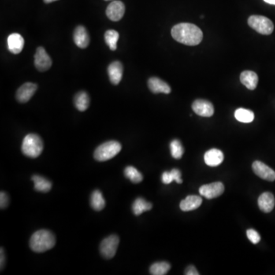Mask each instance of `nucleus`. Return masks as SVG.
<instances>
[{
	"instance_id": "1a4fd4ad",
	"label": "nucleus",
	"mask_w": 275,
	"mask_h": 275,
	"mask_svg": "<svg viewBox=\"0 0 275 275\" xmlns=\"http://www.w3.org/2000/svg\"><path fill=\"white\" fill-rule=\"evenodd\" d=\"M194 113L202 117H211L214 113L213 104L206 100H197L192 104Z\"/></svg>"
},
{
	"instance_id": "39448f33",
	"label": "nucleus",
	"mask_w": 275,
	"mask_h": 275,
	"mask_svg": "<svg viewBox=\"0 0 275 275\" xmlns=\"http://www.w3.org/2000/svg\"><path fill=\"white\" fill-rule=\"evenodd\" d=\"M248 24L261 35H268L273 32L274 24L272 20L262 16H251L248 19Z\"/></svg>"
},
{
	"instance_id": "a211bd4d",
	"label": "nucleus",
	"mask_w": 275,
	"mask_h": 275,
	"mask_svg": "<svg viewBox=\"0 0 275 275\" xmlns=\"http://www.w3.org/2000/svg\"><path fill=\"white\" fill-rule=\"evenodd\" d=\"M24 44V38L19 34H11L8 37V49L12 54H19L23 50Z\"/></svg>"
},
{
	"instance_id": "f704fd0d",
	"label": "nucleus",
	"mask_w": 275,
	"mask_h": 275,
	"mask_svg": "<svg viewBox=\"0 0 275 275\" xmlns=\"http://www.w3.org/2000/svg\"><path fill=\"white\" fill-rule=\"evenodd\" d=\"M0 256H1V260H0V265H1V270H2V268H4V265H5V253H4V250L2 248H1V251H0Z\"/></svg>"
},
{
	"instance_id": "c9c22d12",
	"label": "nucleus",
	"mask_w": 275,
	"mask_h": 275,
	"mask_svg": "<svg viewBox=\"0 0 275 275\" xmlns=\"http://www.w3.org/2000/svg\"><path fill=\"white\" fill-rule=\"evenodd\" d=\"M267 3L271 4V5H275V0H264Z\"/></svg>"
},
{
	"instance_id": "2eb2a0df",
	"label": "nucleus",
	"mask_w": 275,
	"mask_h": 275,
	"mask_svg": "<svg viewBox=\"0 0 275 275\" xmlns=\"http://www.w3.org/2000/svg\"><path fill=\"white\" fill-rule=\"evenodd\" d=\"M108 75L111 83L114 85L119 84L121 81L123 75V66L120 61H114L109 64L108 68Z\"/></svg>"
},
{
	"instance_id": "412c9836",
	"label": "nucleus",
	"mask_w": 275,
	"mask_h": 275,
	"mask_svg": "<svg viewBox=\"0 0 275 275\" xmlns=\"http://www.w3.org/2000/svg\"><path fill=\"white\" fill-rule=\"evenodd\" d=\"M31 180L35 183V189L38 192L48 193L51 189V182L49 181L48 179L43 176L34 175L31 177Z\"/></svg>"
},
{
	"instance_id": "72a5a7b5",
	"label": "nucleus",
	"mask_w": 275,
	"mask_h": 275,
	"mask_svg": "<svg viewBox=\"0 0 275 275\" xmlns=\"http://www.w3.org/2000/svg\"><path fill=\"white\" fill-rule=\"evenodd\" d=\"M184 275H199V272L198 270L196 269L194 265H190V266L187 267L186 268L185 272H184Z\"/></svg>"
},
{
	"instance_id": "f8f14e48",
	"label": "nucleus",
	"mask_w": 275,
	"mask_h": 275,
	"mask_svg": "<svg viewBox=\"0 0 275 275\" xmlns=\"http://www.w3.org/2000/svg\"><path fill=\"white\" fill-rule=\"evenodd\" d=\"M38 89V86L33 83H26L19 87L16 93V99L19 102L25 103L28 102L33 97Z\"/></svg>"
},
{
	"instance_id": "20e7f679",
	"label": "nucleus",
	"mask_w": 275,
	"mask_h": 275,
	"mask_svg": "<svg viewBox=\"0 0 275 275\" xmlns=\"http://www.w3.org/2000/svg\"><path fill=\"white\" fill-rule=\"evenodd\" d=\"M121 144L116 141H109L102 144L94 151V158L98 161H106L114 158L120 152Z\"/></svg>"
},
{
	"instance_id": "e433bc0d",
	"label": "nucleus",
	"mask_w": 275,
	"mask_h": 275,
	"mask_svg": "<svg viewBox=\"0 0 275 275\" xmlns=\"http://www.w3.org/2000/svg\"><path fill=\"white\" fill-rule=\"evenodd\" d=\"M55 1H57V0H44L45 3H50V2H55Z\"/></svg>"
},
{
	"instance_id": "a878e982",
	"label": "nucleus",
	"mask_w": 275,
	"mask_h": 275,
	"mask_svg": "<svg viewBox=\"0 0 275 275\" xmlns=\"http://www.w3.org/2000/svg\"><path fill=\"white\" fill-rule=\"evenodd\" d=\"M170 269H171V265L166 261L156 262L150 266V275H165L168 274Z\"/></svg>"
},
{
	"instance_id": "473e14b6",
	"label": "nucleus",
	"mask_w": 275,
	"mask_h": 275,
	"mask_svg": "<svg viewBox=\"0 0 275 275\" xmlns=\"http://www.w3.org/2000/svg\"><path fill=\"white\" fill-rule=\"evenodd\" d=\"M171 172H172V175H173L174 180H175L176 183H183V180H182L181 179V172H180L178 169L174 168V169H172V171H171Z\"/></svg>"
},
{
	"instance_id": "f257e3e1",
	"label": "nucleus",
	"mask_w": 275,
	"mask_h": 275,
	"mask_svg": "<svg viewBox=\"0 0 275 275\" xmlns=\"http://www.w3.org/2000/svg\"><path fill=\"white\" fill-rule=\"evenodd\" d=\"M172 35L176 42L189 46L199 45L203 38L200 28L191 23H180L174 26Z\"/></svg>"
},
{
	"instance_id": "c85d7f7f",
	"label": "nucleus",
	"mask_w": 275,
	"mask_h": 275,
	"mask_svg": "<svg viewBox=\"0 0 275 275\" xmlns=\"http://www.w3.org/2000/svg\"><path fill=\"white\" fill-rule=\"evenodd\" d=\"M170 149H171V153L174 158L180 159L182 158L183 152H184V149H183L181 142L178 139H175L171 142Z\"/></svg>"
},
{
	"instance_id": "ddd939ff",
	"label": "nucleus",
	"mask_w": 275,
	"mask_h": 275,
	"mask_svg": "<svg viewBox=\"0 0 275 275\" xmlns=\"http://www.w3.org/2000/svg\"><path fill=\"white\" fill-rule=\"evenodd\" d=\"M149 88L153 94H168L172 91V89L169 85L161 80L158 77H150L148 81Z\"/></svg>"
},
{
	"instance_id": "423d86ee",
	"label": "nucleus",
	"mask_w": 275,
	"mask_h": 275,
	"mask_svg": "<svg viewBox=\"0 0 275 275\" xmlns=\"http://www.w3.org/2000/svg\"><path fill=\"white\" fill-rule=\"evenodd\" d=\"M120 244V238L116 235H109L103 239L100 246L101 254L106 259H111L115 256Z\"/></svg>"
},
{
	"instance_id": "6e6552de",
	"label": "nucleus",
	"mask_w": 275,
	"mask_h": 275,
	"mask_svg": "<svg viewBox=\"0 0 275 275\" xmlns=\"http://www.w3.org/2000/svg\"><path fill=\"white\" fill-rule=\"evenodd\" d=\"M52 65V60L45 49L38 48L35 54V66L41 72L49 71Z\"/></svg>"
},
{
	"instance_id": "9b49d317",
	"label": "nucleus",
	"mask_w": 275,
	"mask_h": 275,
	"mask_svg": "<svg viewBox=\"0 0 275 275\" xmlns=\"http://www.w3.org/2000/svg\"><path fill=\"white\" fill-rule=\"evenodd\" d=\"M125 12V6L121 1H114L108 5L106 13L111 21L118 22L123 19Z\"/></svg>"
},
{
	"instance_id": "4468645a",
	"label": "nucleus",
	"mask_w": 275,
	"mask_h": 275,
	"mask_svg": "<svg viewBox=\"0 0 275 275\" xmlns=\"http://www.w3.org/2000/svg\"><path fill=\"white\" fill-rule=\"evenodd\" d=\"M224 160V153L217 149H210L204 154V161L209 167H217L221 165Z\"/></svg>"
},
{
	"instance_id": "5701e85b",
	"label": "nucleus",
	"mask_w": 275,
	"mask_h": 275,
	"mask_svg": "<svg viewBox=\"0 0 275 275\" xmlns=\"http://www.w3.org/2000/svg\"><path fill=\"white\" fill-rule=\"evenodd\" d=\"M152 208V204L147 202L143 198H137L132 205V211L135 216H139L145 211L150 210Z\"/></svg>"
},
{
	"instance_id": "c756f323",
	"label": "nucleus",
	"mask_w": 275,
	"mask_h": 275,
	"mask_svg": "<svg viewBox=\"0 0 275 275\" xmlns=\"http://www.w3.org/2000/svg\"><path fill=\"white\" fill-rule=\"evenodd\" d=\"M246 233H247L248 239H250L253 244H258L261 240V236H260L259 233L252 228L248 229Z\"/></svg>"
},
{
	"instance_id": "4be33fe9",
	"label": "nucleus",
	"mask_w": 275,
	"mask_h": 275,
	"mask_svg": "<svg viewBox=\"0 0 275 275\" xmlns=\"http://www.w3.org/2000/svg\"><path fill=\"white\" fill-rule=\"evenodd\" d=\"M75 106L80 112L87 110L90 106V97L84 91L79 92L75 98Z\"/></svg>"
},
{
	"instance_id": "7ed1b4c3",
	"label": "nucleus",
	"mask_w": 275,
	"mask_h": 275,
	"mask_svg": "<svg viewBox=\"0 0 275 275\" xmlns=\"http://www.w3.org/2000/svg\"><path fill=\"white\" fill-rule=\"evenodd\" d=\"M43 149V141L36 134H28L23 139L22 151L27 157L37 158L42 154Z\"/></svg>"
},
{
	"instance_id": "2f4dec72",
	"label": "nucleus",
	"mask_w": 275,
	"mask_h": 275,
	"mask_svg": "<svg viewBox=\"0 0 275 275\" xmlns=\"http://www.w3.org/2000/svg\"><path fill=\"white\" fill-rule=\"evenodd\" d=\"M161 180H162L163 183L165 184H169V183H172L174 181V176L172 175V172H165L162 174V176H161Z\"/></svg>"
},
{
	"instance_id": "b1692460",
	"label": "nucleus",
	"mask_w": 275,
	"mask_h": 275,
	"mask_svg": "<svg viewBox=\"0 0 275 275\" xmlns=\"http://www.w3.org/2000/svg\"><path fill=\"white\" fill-rule=\"evenodd\" d=\"M90 204L92 208L95 209L96 211H101L105 207L106 201L104 200L100 191H95L93 192L90 198Z\"/></svg>"
},
{
	"instance_id": "f3484780",
	"label": "nucleus",
	"mask_w": 275,
	"mask_h": 275,
	"mask_svg": "<svg viewBox=\"0 0 275 275\" xmlns=\"http://www.w3.org/2000/svg\"><path fill=\"white\" fill-rule=\"evenodd\" d=\"M74 40L80 49H86L88 46L90 44V36L87 29L83 26L79 25L75 28Z\"/></svg>"
},
{
	"instance_id": "f03ea898",
	"label": "nucleus",
	"mask_w": 275,
	"mask_h": 275,
	"mask_svg": "<svg viewBox=\"0 0 275 275\" xmlns=\"http://www.w3.org/2000/svg\"><path fill=\"white\" fill-rule=\"evenodd\" d=\"M55 243L54 234L46 229H41L31 235L30 248L35 252L42 253L53 249Z\"/></svg>"
},
{
	"instance_id": "393cba45",
	"label": "nucleus",
	"mask_w": 275,
	"mask_h": 275,
	"mask_svg": "<svg viewBox=\"0 0 275 275\" xmlns=\"http://www.w3.org/2000/svg\"><path fill=\"white\" fill-rule=\"evenodd\" d=\"M235 117L236 120L241 123H250L254 120V114L252 111L250 109L239 108L235 112Z\"/></svg>"
},
{
	"instance_id": "6ab92c4d",
	"label": "nucleus",
	"mask_w": 275,
	"mask_h": 275,
	"mask_svg": "<svg viewBox=\"0 0 275 275\" xmlns=\"http://www.w3.org/2000/svg\"><path fill=\"white\" fill-rule=\"evenodd\" d=\"M202 200L199 196H188L180 202V208L182 211L188 212L198 209L202 204Z\"/></svg>"
},
{
	"instance_id": "bb28decb",
	"label": "nucleus",
	"mask_w": 275,
	"mask_h": 275,
	"mask_svg": "<svg viewBox=\"0 0 275 275\" xmlns=\"http://www.w3.org/2000/svg\"><path fill=\"white\" fill-rule=\"evenodd\" d=\"M119 38H120V34L115 30H108L105 33V41L112 50H116L117 49Z\"/></svg>"
},
{
	"instance_id": "aec40b11",
	"label": "nucleus",
	"mask_w": 275,
	"mask_h": 275,
	"mask_svg": "<svg viewBox=\"0 0 275 275\" xmlns=\"http://www.w3.org/2000/svg\"><path fill=\"white\" fill-rule=\"evenodd\" d=\"M240 81L249 90H254L256 89L258 83V76L254 71H245L241 74Z\"/></svg>"
},
{
	"instance_id": "dca6fc26",
	"label": "nucleus",
	"mask_w": 275,
	"mask_h": 275,
	"mask_svg": "<svg viewBox=\"0 0 275 275\" xmlns=\"http://www.w3.org/2000/svg\"><path fill=\"white\" fill-rule=\"evenodd\" d=\"M258 204L261 211L264 212V213H270L275 208V197L272 193H263L258 198Z\"/></svg>"
},
{
	"instance_id": "0eeeda50",
	"label": "nucleus",
	"mask_w": 275,
	"mask_h": 275,
	"mask_svg": "<svg viewBox=\"0 0 275 275\" xmlns=\"http://www.w3.org/2000/svg\"><path fill=\"white\" fill-rule=\"evenodd\" d=\"M225 191L224 183L221 182H215L206 185L201 186L199 189L200 194L206 199H214L224 194Z\"/></svg>"
},
{
	"instance_id": "9d476101",
	"label": "nucleus",
	"mask_w": 275,
	"mask_h": 275,
	"mask_svg": "<svg viewBox=\"0 0 275 275\" xmlns=\"http://www.w3.org/2000/svg\"><path fill=\"white\" fill-rule=\"evenodd\" d=\"M252 170L260 178L268 181H274L275 180V171L261 161H254L252 164Z\"/></svg>"
},
{
	"instance_id": "cd10ccee",
	"label": "nucleus",
	"mask_w": 275,
	"mask_h": 275,
	"mask_svg": "<svg viewBox=\"0 0 275 275\" xmlns=\"http://www.w3.org/2000/svg\"><path fill=\"white\" fill-rule=\"evenodd\" d=\"M125 176L129 179L131 181L135 183H140L143 180V176L142 174L134 167L128 166L125 169Z\"/></svg>"
},
{
	"instance_id": "7c9ffc66",
	"label": "nucleus",
	"mask_w": 275,
	"mask_h": 275,
	"mask_svg": "<svg viewBox=\"0 0 275 275\" xmlns=\"http://www.w3.org/2000/svg\"><path fill=\"white\" fill-rule=\"evenodd\" d=\"M9 202V197L5 192H1L0 194V207L1 209H5L8 206Z\"/></svg>"
}]
</instances>
